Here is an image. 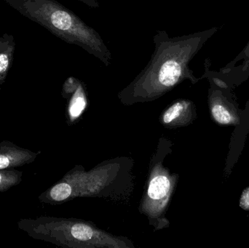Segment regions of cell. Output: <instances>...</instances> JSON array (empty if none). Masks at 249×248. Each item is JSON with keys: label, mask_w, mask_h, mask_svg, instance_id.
<instances>
[{"label": "cell", "mask_w": 249, "mask_h": 248, "mask_svg": "<svg viewBox=\"0 0 249 248\" xmlns=\"http://www.w3.org/2000/svg\"><path fill=\"white\" fill-rule=\"evenodd\" d=\"M213 32L204 31L171 37L158 30L153 37L155 50L147 65L123 93L131 98L151 99L166 93L184 80L197 79L190 63Z\"/></svg>", "instance_id": "1"}, {"label": "cell", "mask_w": 249, "mask_h": 248, "mask_svg": "<svg viewBox=\"0 0 249 248\" xmlns=\"http://www.w3.org/2000/svg\"><path fill=\"white\" fill-rule=\"evenodd\" d=\"M16 42L12 35L0 36V86L4 84L13 63Z\"/></svg>", "instance_id": "5"}, {"label": "cell", "mask_w": 249, "mask_h": 248, "mask_svg": "<svg viewBox=\"0 0 249 248\" xmlns=\"http://www.w3.org/2000/svg\"><path fill=\"white\" fill-rule=\"evenodd\" d=\"M23 172L16 169L0 170V192H5L18 186L23 180Z\"/></svg>", "instance_id": "8"}, {"label": "cell", "mask_w": 249, "mask_h": 248, "mask_svg": "<svg viewBox=\"0 0 249 248\" xmlns=\"http://www.w3.org/2000/svg\"><path fill=\"white\" fill-rule=\"evenodd\" d=\"M211 113L213 121L220 125L238 126L241 122L238 109L219 90L212 91L209 97Z\"/></svg>", "instance_id": "3"}, {"label": "cell", "mask_w": 249, "mask_h": 248, "mask_svg": "<svg viewBox=\"0 0 249 248\" xmlns=\"http://www.w3.org/2000/svg\"><path fill=\"white\" fill-rule=\"evenodd\" d=\"M86 101L82 95L77 93L71 100L70 107V116L72 118H77L81 115L86 107Z\"/></svg>", "instance_id": "11"}, {"label": "cell", "mask_w": 249, "mask_h": 248, "mask_svg": "<svg viewBox=\"0 0 249 248\" xmlns=\"http://www.w3.org/2000/svg\"><path fill=\"white\" fill-rule=\"evenodd\" d=\"M170 189V182L168 178L158 176L152 179L148 189V195L151 199L158 200L166 196Z\"/></svg>", "instance_id": "7"}, {"label": "cell", "mask_w": 249, "mask_h": 248, "mask_svg": "<svg viewBox=\"0 0 249 248\" xmlns=\"http://www.w3.org/2000/svg\"><path fill=\"white\" fill-rule=\"evenodd\" d=\"M79 1L91 8L96 9L99 7V0H79Z\"/></svg>", "instance_id": "13"}, {"label": "cell", "mask_w": 249, "mask_h": 248, "mask_svg": "<svg viewBox=\"0 0 249 248\" xmlns=\"http://www.w3.org/2000/svg\"><path fill=\"white\" fill-rule=\"evenodd\" d=\"M240 207L244 211H249V187L244 189L241 194Z\"/></svg>", "instance_id": "12"}, {"label": "cell", "mask_w": 249, "mask_h": 248, "mask_svg": "<svg viewBox=\"0 0 249 248\" xmlns=\"http://www.w3.org/2000/svg\"><path fill=\"white\" fill-rule=\"evenodd\" d=\"M71 192L72 189L69 183L61 182L53 186L48 192L42 194L39 197V199L41 202H63L70 198Z\"/></svg>", "instance_id": "6"}, {"label": "cell", "mask_w": 249, "mask_h": 248, "mask_svg": "<svg viewBox=\"0 0 249 248\" xmlns=\"http://www.w3.org/2000/svg\"><path fill=\"white\" fill-rule=\"evenodd\" d=\"M70 234L74 239L80 241H88L93 237V230L86 224H74L70 229Z\"/></svg>", "instance_id": "10"}, {"label": "cell", "mask_w": 249, "mask_h": 248, "mask_svg": "<svg viewBox=\"0 0 249 248\" xmlns=\"http://www.w3.org/2000/svg\"><path fill=\"white\" fill-rule=\"evenodd\" d=\"M190 106V102L185 101V100L177 102L164 114L163 122L165 124L171 123L172 121L175 120L181 116L184 112H187Z\"/></svg>", "instance_id": "9"}, {"label": "cell", "mask_w": 249, "mask_h": 248, "mask_svg": "<svg viewBox=\"0 0 249 248\" xmlns=\"http://www.w3.org/2000/svg\"><path fill=\"white\" fill-rule=\"evenodd\" d=\"M10 7L36 22L67 43L77 45L106 66L112 57L101 35L56 0H4Z\"/></svg>", "instance_id": "2"}, {"label": "cell", "mask_w": 249, "mask_h": 248, "mask_svg": "<svg viewBox=\"0 0 249 248\" xmlns=\"http://www.w3.org/2000/svg\"><path fill=\"white\" fill-rule=\"evenodd\" d=\"M37 154L9 141L0 142V170L22 167L35 162Z\"/></svg>", "instance_id": "4"}]
</instances>
